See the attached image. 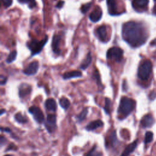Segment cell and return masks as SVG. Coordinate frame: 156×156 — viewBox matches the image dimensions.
Returning a JSON list of instances; mask_svg holds the SVG:
<instances>
[{"mask_svg": "<svg viewBox=\"0 0 156 156\" xmlns=\"http://www.w3.org/2000/svg\"><path fill=\"white\" fill-rule=\"evenodd\" d=\"M63 4H64V1H58V2L57 4L56 7L60 9V8L62 7Z\"/></svg>", "mask_w": 156, "mask_h": 156, "instance_id": "8d00e7d4", "label": "cell"}, {"mask_svg": "<svg viewBox=\"0 0 156 156\" xmlns=\"http://www.w3.org/2000/svg\"><path fill=\"white\" fill-rule=\"evenodd\" d=\"M48 40V36L46 35L45 37L41 40H37L36 39H32L27 43V46L31 51V55L34 56L41 52L43 47L45 46Z\"/></svg>", "mask_w": 156, "mask_h": 156, "instance_id": "3957f363", "label": "cell"}, {"mask_svg": "<svg viewBox=\"0 0 156 156\" xmlns=\"http://www.w3.org/2000/svg\"><path fill=\"white\" fill-rule=\"evenodd\" d=\"M4 156H13L12 155H10V154H7V155H5Z\"/></svg>", "mask_w": 156, "mask_h": 156, "instance_id": "ab89813d", "label": "cell"}, {"mask_svg": "<svg viewBox=\"0 0 156 156\" xmlns=\"http://www.w3.org/2000/svg\"><path fill=\"white\" fill-rule=\"evenodd\" d=\"M1 130L2 132H7V133H10L11 132V130L10 128L8 127H1Z\"/></svg>", "mask_w": 156, "mask_h": 156, "instance_id": "d590c367", "label": "cell"}, {"mask_svg": "<svg viewBox=\"0 0 156 156\" xmlns=\"http://www.w3.org/2000/svg\"><path fill=\"white\" fill-rule=\"evenodd\" d=\"M93 77L96 80L97 84L99 86H101V77H100V74L99 73L98 70H96L94 73H93Z\"/></svg>", "mask_w": 156, "mask_h": 156, "instance_id": "4dcf8cb0", "label": "cell"}, {"mask_svg": "<svg viewBox=\"0 0 156 156\" xmlns=\"http://www.w3.org/2000/svg\"><path fill=\"white\" fill-rule=\"evenodd\" d=\"M91 4H92V2H88V3H87V4H85L82 5V7H81V8H80L81 12H82V13H85L90 9V8L91 7Z\"/></svg>", "mask_w": 156, "mask_h": 156, "instance_id": "f546056e", "label": "cell"}, {"mask_svg": "<svg viewBox=\"0 0 156 156\" xmlns=\"http://www.w3.org/2000/svg\"><path fill=\"white\" fill-rule=\"evenodd\" d=\"M59 104L62 108H63L65 110H66L69 107L71 104L68 99H67L66 97L63 96L59 99Z\"/></svg>", "mask_w": 156, "mask_h": 156, "instance_id": "7402d4cb", "label": "cell"}, {"mask_svg": "<svg viewBox=\"0 0 156 156\" xmlns=\"http://www.w3.org/2000/svg\"><path fill=\"white\" fill-rule=\"evenodd\" d=\"M6 141H7L6 138H5L4 136H3L2 135H1V137H0V144H1V146H2L5 144V142H6Z\"/></svg>", "mask_w": 156, "mask_h": 156, "instance_id": "e575fe53", "label": "cell"}, {"mask_svg": "<svg viewBox=\"0 0 156 156\" xmlns=\"http://www.w3.org/2000/svg\"><path fill=\"white\" fill-rule=\"evenodd\" d=\"M15 148H16V147L13 143H12L9 145V146L7 147V149L5 150V151H11V150H16V149H15Z\"/></svg>", "mask_w": 156, "mask_h": 156, "instance_id": "836d02e7", "label": "cell"}, {"mask_svg": "<svg viewBox=\"0 0 156 156\" xmlns=\"http://www.w3.org/2000/svg\"><path fill=\"white\" fill-rule=\"evenodd\" d=\"M155 15H156V12H155Z\"/></svg>", "mask_w": 156, "mask_h": 156, "instance_id": "60d3db41", "label": "cell"}, {"mask_svg": "<svg viewBox=\"0 0 156 156\" xmlns=\"http://www.w3.org/2000/svg\"><path fill=\"white\" fill-rule=\"evenodd\" d=\"M154 1H155V2H156V0H154Z\"/></svg>", "mask_w": 156, "mask_h": 156, "instance_id": "b9f144b4", "label": "cell"}, {"mask_svg": "<svg viewBox=\"0 0 156 156\" xmlns=\"http://www.w3.org/2000/svg\"><path fill=\"white\" fill-rule=\"evenodd\" d=\"M96 34L98 38L102 42H107V27L105 25H102L98 27L96 29Z\"/></svg>", "mask_w": 156, "mask_h": 156, "instance_id": "7c38bea8", "label": "cell"}, {"mask_svg": "<svg viewBox=\"0 0 156 156\" xmlns=\"http://www.w3.org/2000/svg\"><path fill=\"white\" fill-rule=\"evenodd\" d=\"M109 140L110 141V144L112 146L115 147V146H116L117 143H118V138L116 136V132L115 130H113L110 136H109Z\"/></svg>", "mask_w": 156, "mask_h": 156, "instance_id": "cb8c5ba5", "label": "cell"}, {"mask_svg": "<svg viewBox=\"0 0 156 156\" xmlns=\"http://www.w3.org/2000/svg\"><path fill=\"white\" fill-rule=\"evenodd\" d=\"M7 82V77H5V76L1 75L0 76V84L1 85H5Z\"/></svg>", "mask_w": 156, "mask_h": 156, "instance_id": "d6a6232c", "label": "cell"}, {"mask_svg": "<svg viewBox=\"0 0 156 156\" xmlns=\"http://www.w3.org/2000/svg\"><path fill=\"white\" fill-rule=\"evenodd\" d=\"M102 16V11L99 7H96L89 15V18L91 21L96 23L99 21Z\"/></svg>", "mask_w": 156, "mask_h": 156, "instance_id": "4fadbf2b", "label": "cell"}, {"mask_svg": "<svg viewBox=\"0 0 156 156\" xmlns=\"http://www.w3.org/2000/svg\"><path fill=\"white\" fill-rule=\"evenodd\" d=\"M44 106L47 110L53 112H55L57 108V102L53 98L47 99L44 102Z\"/></svg>", "mask_w": 156, "mask_h": 156, "instance_id": "2e32d148", "label": "cell"}, {"mask_svg": "<svg viewBox=\"0 0 156 156\" xmlns=\"http://www.w3.org/2000/svg\"><path fill=\"white\" fill-rule=\"evenodd\" d=\"M1 1L2 5L6 8L11 6L13 3V0H1Z\"/></svg>", "mask_w": 156, "mask_h": 156, "instance_id": "1f68e13d", "label": "cell"}, {"mask_svg": "<svg viewBox=\"0 0 156 156\" xmlns=\"http://www.w3.org/2000/svg\"><path fill=\"white\" fill-rule=\"evenodd\" d=\"M153 140V133L151 131L146 132L144 136V143L146 144L151 143Z\"/></svg>", "mask_w": 156, "mask_h": 156, "instance_id": "f1b7e54d", "label": "cell"}, {"mask_svg": "<svg viewBox=\"0 0 156 156\" xmlns=\"http://www.w3.org/2000/svg\"><path fill=\"white\" fill-rule=\"evenodd\" d=\"M104 125V122L100 119H96L93 121L88 123L85 127V129L88 131H91L96 130L98 128L102 127Z\"/></svg>", "mask_w": 156, "mask_h": 156, "instance_id": "e0dca14e", "label": "cell"}, {"mask_svg": "<svg viewBox=\"0 0 156 156\" xmlns=\"http://www.w3.org/2000/svg\"><path fill=\"white\" fill-rule=\"evenodd\" d=\"M124 51L119 47L113 46L110 48L107 52L106 57L107 59L115 60L116 62H120L123 58Z\"/></svg>", "mask_w": 156, "mask_h": 156, "instance_id": "5b68a950", "label": "cell"}, {"mask_svg": "<svg viewBox=\"0 0 156 156\" xmlns=\"http://www.w3.org/2000/svg\"><path fill=\"white\" fill-rule=\"evenodd\" d=\"M111 101L108 98H105V105L104 107V109L105 112L107 115L110 114V108H111Z\"/></svg>", "mask_w": 156, "mask_h": 156, "instance_id": "484cf974", "label": "cell"}, {"mask_svg": "<svg viewBox=\"0 0 156 156\" xmlns=\"http://www.w3.org/2000/svg\"><path fill=\"white\" fill-rule=\"evenodd\" d=\"M154 122V118L150 114H147L144 116L140 121L141 126L144 128L151 127L153 125Z\"/></svg>", "mask_w": 156, "mask_h": 156, "instance_id": "5bb4252c", "label": "cell"}, {"mask_svg": "<svg viewBox=\"0 0 156 156\" xmlns=\"http://www.w3.org/2000/svg\"><path fill=\"white\" fill-rule=\"evenodd\" d=\"M39 68V63L37 61H33L30 63L23 70V73L27 76L35 75Z\"/></svg>", "mask_w": 156, "mask_h": 156, "instance_id": "ba28073f", "label": "cell"}, {"mask_svg": "<svg viewBox=\"0 0 156 156\" xmlns=\"http://www.w3.org/2000/svg\"><path fill=\"white\" fill-rule=\"evenodd\" d=\"M149 3V0H132L133 8L137 11L145 10Z\"/></svg>", "mask_w": 156, "mask_h": 156, "instance_id": "8fae6325", "label": "cell"}, {"mask_svg": "<svg viewBox=\"0 0 156 156\" xmlns=\"http://www.w3.org/2000/svg\"><path fill=\"white\" fill-rule=\"evenodd\" d=\"M32 91V87L26 83H21L18 88V95L20 98H24Z\"/></svg>", "mask_w": 156, "mask_h": 156, "instance_id": "30bf717a", "label": "cell"}, {"mask_svg": "<svg viewBox=\"0 0 156 156\" xmlns=\"http://www.w3.org/2000/svg\"><path fill=\"white\" fill-rule=\"evenodd\" d=\"M82 74L80 71H77V70H74V71H68L62 75V77L65 80L67 79H70L72 78H76V77H82Z\"/></svg>", "mask_w": 156, "mask_h": 156, "instance_id": "d6986e66", "label": "cell"}, {"mask_svg": "<svg viewBox=\"0 0 156 156\" xmlns=\"http://www.w3.org/2000/svg\"><path fill=\"white\" fill-rule=\"evenodd\" d=\"M87 114H88V108H83L82 110V112L77 116V121L79 122H80L83 121L87 118Z\"/></svg>", "mask_w": 156, "mask_h": 156, "instance_id": "d4e9b609", "label": "cell"}, {"mask_svg": "<svg viewBox=\"0 0 156 156\" xmlns=\"http://www.w3.org/2000/svg\"><path fill=\"white\" fill-rule=\"evenodd\" d=\"M15 119L16 122L20 124H26L28 122L27 118L24 115H23L21 112H18L15 115Z\"/></svg>", "mask_w": 156, "mask_h": 156, "instance_id": "44dd1931", "label": "cell"}, {"mask_svg": "<svg viewBox=\"0 0 156 156\" xmlns=\"http://www.w3.org/2000/svg\"><path fill=\"white\" fill-rule=\"evenodd\" d=\"M135 101L131 98L123 96L121 98L118 113L119 115L123 116L124 118L127 116L135 108Z\"/></svg>", "mask_w": 156, "mask_h": 156, "instance_id": "7a4b0ae2", "label": "cell"}, {"mask_svg": "<svg viewBox=\"0 0 156 156\" xmlns=\"http://www.w3.org/2000/svg\"><path fill=\"white\" fill-rule=\"evenodd\" d=\"M5 112V109H1V112H0V115H2Z\"/></svg>", "mask_w": 156, "mask_h": 156, "instance_id": "f35d334b", "label": "cell"}, {"mask_svg": "<svg viewBox=\"0 0 156 156\" xmlns=\"http://www.w3.org/2000/svg\"><path fill=\"white\" fill-rule=\"evenodd\" d=\"M62 37L60 35L55 34L52 37L51 46L52 51L57 55H60L61 53V50L60 49V44Z\"/></svg>", "mask_w": 156, "mask_h": 156, "instance_id": "9c48e42d", "label": "cell"}, {"mask_svg": "<svg viewBox=\"0 0 156 156\" xmlns=\"http://www.w3.org/2000/svg\"><path fill=\"white\" fill-rule=\"evenodd\" d=\"M137 140H135L127 145L122 152L121 156H129L132 152H133L137 146Z\"/></svg>", "mask_w": 156, "mask_h": 156, "instance_id": "ac0fdd59", "label": "cell"}, {"mask_svg": "<svg viewBox=\"0 0 156 156\" xmlns=\"http://www.w3.org/2000/svg\"><path fill=\"white\" fill-rule=\"evenodd\" d=\"M92 61V57L90 52H88L85 57V58L83 60V61L82 62L81 65H80V68L82 69H86L91 64Z\"/></svg>", "mask_w": 156, "mask_h": 156, "instance_id": "ffe728a7", "label": "cell"}, {"mask_svg": "<svg viewBox=\"0 0 156 156\" xmlns=\"http://www.w3.org/2000/svg\"><path fill=\"white\" fill-rule=\"evenodd\" d=\"M29 112L32 115L34 119L38 123H42L44 120V116L41 110L37 106H31L29 108Z\"/></svg>", "mask_w": 156, "mask_h": 156, "instance_id": "52a82bcc", "label": "cell"}, {"mask_svg": "<svg viewBox=\"0 0 156 156\" xmlns=\"http://www.w3.org/2000/svg\"><path fill=\"white\" fill-rule=\"evenodd\" d=\"M57 116L55 114H49L47 115L44 122V126L49 133H52L57 127Z\"/></svg>", "mask_w": 156, "mask_h": 156, "instance_id": "8992f818", "label": "cell"}, {"mask_svg": "<svg viewBox=\"0 0 156 156\" xmlns=\"http://www.w3.org/2000/svg\"><path fill=\"white\" fill-rule=\"evenodd\" d=\"M85 156H102V153L98 149L97 146L94 145L86 154Z\"/></svg>", "mask_w": 156, "mask_h": 156, "instance_id": "603a6c76", "label": "cell"}, {"mask_svg": "<svg viewBox=\"0 0 156 156\" xmlns=\"http://www.w3.org/2000/svg\"><path fill=\"white\" fill-rule=\"evenodd\" d=\"M122 37L130 46L133 48H137L145 43L148 34L141 23L131 21L123 24Z\"/></svg>", "mask_w": 156, "mask_h": 156, "instance_id": "6da1fadb", "label": "cell"}, {"mask_svg": "<svg viewBox=\"0 0 156 156\" xmlns=\"http://www.w3.org/2000/svg\"><path fill=\"white\" fill-rule=\"evenodd\" d=\"M151 46H156V38H155L154 40H153L151 42Z\"/></svg>", "mask_w": 156, "mask_h": 156, "instance_id": "74e56055", "label": "cell"}, {"mask_svg": "<svg viewBox=\"0 0 156 156\" xmlns=\"http://www.w3.org/2000/svg\"><path fill=\"white\" fill-rule=\"evenodd\" d=\"M108 12L111 15H117L119 13L117 11L116 0H107Z\"/></svg>", "mask_w": 156, "mask_h": 156, "instance_id": "9a60e30c", "label": "cell"}, {"mask_svg": "<svg viewBox=\"0 0 156 156\" xmlns=\"http://www.w3.org/2000/svg\"><path fill=\"white\" fill-rule=\"evenodd\" d=\"M152 65L149 60L143 61L138 67L137 76L141 80H147L151 73Z\"/></svg>", "mask_w": 156, "mask_h": 156, "instance_id": "277c9868", "label": "cell"}, {"mask_svg": "<svg viewBox=\"0 0 156 156\" xmlns=\"http://www.w3.org/2000/svg\"><path fill=\"white\" fill-rule=\"evenodd\" d=\"M21 4H27L30 9H33L36 7L37 2L35 0H17Z\"/></svg>", "mask_w": 156, "mask_h": 156, "instance_id": "83f0119b", "label": "cell"}, {"mask_svg": "<svg viewBox=\"0 0 156 156\" xmlns=\"http://www.w3.org/2000/svg\"><path fill=\"white\" fill-rule=\"evenodd\" d=\"M16 55H17V52L16 50H13L8 55L7 59H6V62L7 63H10L12 62H13L16 58Z\"/></svg>", "mask_w": 156, "mask_h": 156, "instance_id": "4316f807", "label": "cell"}]
</instances>
